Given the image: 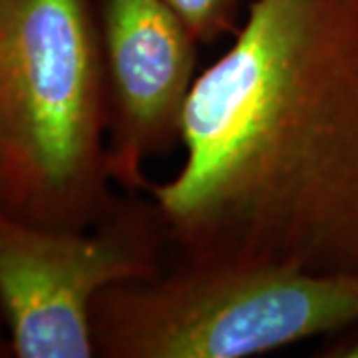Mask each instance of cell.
Returning <instances> with one entry per match:
<instances>
[{"mask_svg": "<svg viewBox=\"0 0 358 358\" xmlns=\"http://www.w3.org/2000/svg\"><path fill=\"white\" fill-rule=\"evenodd\" d=\"M150 183L173 255L358 279V0H251Z\"/></svg>", "mask_w": 358, "mask_h": 358, "instance_id": "6da1fadb", "label": "cell"}, {"mask_svg": "<svg viewBox=\"0 0 358 358\" xmlns=\"http://www.w3.org/2000/svg\"><path fill=\"white\" fill-rule=\"evenodd\" d=\"M98 0H0V209L90 229L120 193Z\"/></svg>", "mask_w": 358, "mask_h": 358, "instance_id": "7a4b0ae2", "label": "cell"}, {"mask_svg": "<svg viewBox=\"0 0 358 358\" xmlns=\"http://www.w3.org/2000/svg\"><path fill=\"white\" fill-rule=\"evenodd\" d=\"M357 322L358 279L181 255L103 289L90 313L100 358H247Z\"/></svg>", "mask_w": 358, "mask_h": 358, "instance_id": "3957f363", "label": "cell"}, {"mask_svg": "<svg viewBox=\"0 0 358 358\" xmlns=\"http://www.w3.org/2000/svg\"><path fill=\"white\" fill-rule=\"evenodd\" d=\"M173 255L150 193H120L90 229H50L0 209V317L13 357L92 358V305L115 282L157 277Z\"/></svg>", "mask_w": 358, "mask_h": 358, "instance_id": "277c9868", "label": "cell"}, {"mask_svg": "<svg viewBox=\"0 0 358 358\" xmlns=\"http://www.w3.org/2000/svg\"><path fill=\"white\" fill-rule=\"evenodd\" d=\"M115 187L143 193L145 166L181 143L197 80V40L164 0H98Z\"/></svg>", "mask_w": 358, "mask_h": 358, "instance_id": "5b68a950", "label": "cell"}, {"mask_svg": "<svg viewBox=\"0 0 358 358\" xmlns=\"http://www.w3.org/2000/svg\"><path fill=\"white\" fill-rule=\"evenodd\" d=\"M199 44L233 36L241 24V0H164Z\"/></svg>", "mask_w": 358, "mask_h": 358, "instance_id": "8992f818", "label": "cell"}, {"mask_svg": "<svg viewBox=\"0 0 358 358\" xmlns=\"http://www.w3.org/2000/svg\"><path fill=\"white\" fill-rule=\"evenodd\" d=\"M8 357H13V350H10V343H8V334H6L4 320L0 317V358Z\"/></svg>", "mask_w": 358, "mask_h": 358, "instance_id": "52a82bcc", "label": "cell"}, {"mask_svg": "<svg viewBox=\"0 0 358 358\" xmlns=\"http://www.w3.org/2000/svg\"><path fill=\"white\" fill-rule=\"evenodd\" d=\"M0 201H2V171H0Z\"/></svg>", "mask_w": 358, "mask_h": 358, "instance_id": "ba28073f", "label": "cell"}]
</instances>
